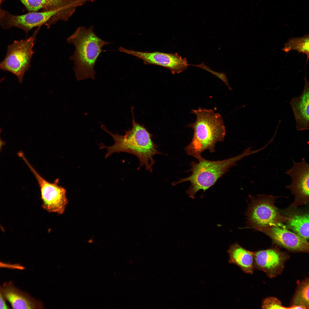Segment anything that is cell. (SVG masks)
Listing matches in <instances>:
<instances>
[{"instance_id":"obj_7","label":"cell","mask_w":309,"mask_h":309,"mask_svg":"<svg viewBox=\"0 0 309 309\" xmlns=\"http://www.w3.org/2000/svg\"><path fill=\"white\" fill-rule=\"evenodd\" d=\"M21 158L34 175L39 185L43 208L49 212L63 213L68 203L65 189L58 185V179L53 183L45 180L33 168L25 156H22Z\"/></svg>"},{"instance_id":"obj_6","label":"cell","mask_w":309,"mask_h":309,"mask_svg":"<svg viewBox=\"0 0 309 309\" xmlns=\"http://www.w3.org/2000/svg\"><path fill=\"white\" fill-rule=\"evenodd\" d=\"M37 32L36 31L27 39L15 40L9 45L6 56L0 63V70L11 72L16 76L20 83L22 82L25 73L30 67Z\"/></svg>"},{"instance_id":"obj_19","label":"cell","mask_w":309,"mask_h":309,"mask_svg":"<svg viewBox=\"0 0 309 309\" xmlns=\"http://www.w3.org/2000/svg\"><path fill=\"white\" fill-rule=\"evenodd\" d=\"M190 66L196 67L210 72L220 79L227 86L229 90H232V89L229 83L226 74L212 70L209 67L206 65L204 62L197 65L190 64Z\"/></svg>"},{"instance_id":"obj_21","label":"cell","mask_w":309,"mask_h":309,"mask_svg":"<svg viewBox=\"0 0 309 309\" xmlns=\"http://www.w3.org/2000/svg\"><path fill=\"white\" fill-rule=\"evenodd\" d=\"M9 308L5 302L0 289V309H7Z\"/></svg>"},{"instance_id":"obj_9","label":"cell","mask_w":309,"mask_h":309,"mask_svg":"<svg viewBox=\"0 0 309 309\" xmlns=\"http://www.w3.org/2000/svg\"><path fill=\"white\" fill-rule=\"evenodd\" d=\"M292 161V167L286 173L290 176L291 182L285 187L290 190L294 196V201L291 207L296 208L309 202V164L304 158L299 162Z\"/></svg>"},{"instance_id":"obj_5","label":"cell","mask_w":309,"mask_h":309,"mask_svg":"<svg viewBox=\"0 0 309 309\" xmlns=\"http://www.w3.org/2000/svg\"><path fill=\"white\" fill-rule=\"evenodd\" d=\"M249 196L251 202L245 215L249 227L255 229L287 222L288 217L280 214L275 205L279 197L264 194Z\"/></svg>"},{"instance_id":"obj_17","label":"cell","mask_w":309,"mask_h":309,"mask_svg":"<svg viewBox=\"0 0 309 309\" xmlns=\"http://www.w3.org/2000/svg\"><path fill=\"white\" fill-rule=\"evenodd\" d=\"M282 51L287 52L291 50H295L298 52L305 54L307 56V60L309 58V35L305 34L304 36L292 38L284 45Z\"/></svg>"},{"instance_id":"obj_23","label":"cell","mask_w":309,"mask_h":309,"mask_svg":"<svg viewBox=\"0 0 309 309\" xmlns=\"http://www.w3.org/2000/svg\"><path fill=\"white\" fill-rule=\"evenodd\" d=\"M3 1V0H0V15H1V14L2 11H3V10L1 9L0 8V5H1V3L2 2V1Z\"/></svg>"},{"instance_id":"obj_4","label":"cell","mask_w":309,"mask_h":309,"mask_svg":"<svg viewBox=\"0 0 309 309\" xmlns=\"http://www.w3.org/2000/svg\"><path fill=\"white\" fill-rule=\"evenodd\" d=\"M259 149L251 150L250 147L245 149L241 154L224 160L209 161L203 157L196 163L192 161L190 164L191 175L185 178L180 179L172 183L173 186L185 182L190 181L191 186L186 193L192 199L195 198L196 194L199 191L205 192L213 186L231 167L236 165L237 161L249 155L260 151Z\"/></svg>"},{"instance_id":"obj_1","label":"cell","mask_w":309,"mask_h":309,"mask_svg":"<svg viewBox=\"0 0 309 309\" xmlns=\"http://www.w3.org/2000/svg\"><path fill=\"white\" fill-rule=\"evenodd\" d=\"M133 110L132 107V128L126 131L124 135L113 133L109 131L105 126H101V128L112 138L114 144L110 146L100 144V149L105 148L107 150L105 158L116 152H123L134 155L139 161L138 169L144 166L146 170L152 172V166L155 163L153 156L161 153L152 141L151 134L143 126L136 122Z\"/></svg>"},{"instance_id":"obj_15","label":"cell","mask_w":309,"mask_h":309,"mask_svg":"<svg viewBox=\"0 0 309 309\" xmlns=\"http://www.w3.org/2000/svg\"><path fill=\"white\" fill-rule=\"evenodd\" d=\"M227 252L230 263L237 266L246 273H253L254 262L252 252L235 243L230 246Z\"/></svg>"},{"instance_id":"obj_11","label":"cell","mask_w":309,"mask_h":309,"mask_svg":"<svg viewBox=\"0 0 309 309\" xmlns=\"http://www.w3.org/2000/svg\"><path fill=\"white\" fill-rule=\"evenodd\" d=\"M255 229L269 236L277 244L292 251L308 252L309 244L307 240L288 230L282 223Z\"/></svg>"},{"instance_id":"obj_10","label":"cell","mask_w":309,"mask_h":309,"mask_svg":"<svg viewBox=\"0 0 309 309\" xmlns=\"http://www.w3.org/2000/svg\"><path fill=\"white\" fill-rule=\"evenodd\" d=\"M118 50L141 59L145 64L154 65L167 68L173 74L182 72L190 66L188 63L186 58H183L176 53L142 52L127 49L122 47H119Z\"/></svg>"},{"instance_id":"obj_14","label":"cell","mask_w":309,"mask_h":309,"mask_svg":"<svg viewBox=\"0 0 309 309\" xmlns=\"http://www.w3.org/2000/svg\"><path fill=\"white\" fill-rule=\"evenodd\" d=\"M0 289L3 297L9 302L13 309L44 308L41 302L31 297L27 294L19 290L11 282L5 283Z\"/></svg>"},{"instance_id":"obj_8","label":"cell","mask_w":309,"mask_h":309,"mask_svg":"<svg viewBox=\"0 0 309 309\" xmlns=\"http://www.w3.org/2000/svg\"><path fill=\"white\" fill-rule=\"evenodd\" d=\"M58 10L29 12L21 15H15L3 10L0 16V24L4 29L13 27L19 28L26 33L34 27L49 23L58 15Z\"/></svg>"},{"instance_id":"obj_22","label":"cell","mask_w":309,"mask_h":309,"mask_svg":"<svg viewBox=\"0 0 309 309\" xmlns=\"http://www.w3.org/2000/svg\"><path fill=\"white\" fill-rule=\"evenodd\" d=\"M1 132V129L0 128V134ZM5 144V142L3 141L1 139L0 137V151L1 149V148Z\"/></svg>"},{"instance_id":"obj_2","label":"cell","mask_w":309,"mask_h":309,"mask_svg":"<svg viewBox=\"0 0 309 309\" xmlns=\"http://www.w3.org/2000/svg\"><path fill=\"white\" fill-rule=\"evenodd\" d=\"M191 112L196 117L195 122L188 126L193 129V135L185 149L187 154L199 160L205 150L212 153L215 151L216 143L224 140L225 128L222 116L213 110L200 107Z\"/></svg>"},{"instance_id":"obj_18","label":"cell","mask_w":309,"mask_h":309,"mask_svg":"<svg viewBox=\"0 0 309 309\" xmlns=\"http://www.w3.org/2000/svg\"><path fill=\"white\" fill-rule=\"evenodd\" d=\"M298 288L294 297L292 305L301 306L309 308L308 279L300 282H297Z\"/></svg>"},{"instance_id":"obj_12","label":"cell","mask_w":309,"mask_h":309,"mask_svg":"<svg viewBox=\"0 0 309 309\" xmlns=\"http://www.w3.org/2000/svg\"><path fill=\"white\" fill-rule=\"evenodd\" d=\"M255 267L270 278L280 274L284 268L287 255L275 249L252 252Z\"/></svg>"},{"instance_id":"obj_16","label":"cell","mask_w":309,"mask_h":309,"mask_svg":"<svg viewBox=\"0 0 309 309\" xmlns=\"http://www.w3.org/2000/svg\"><path fill=\"white\" fill-rule=\"evenodd\" d=\"M309 214H296L289 217L288 226L294 233L306 240L309 238Z\"/></svg>"},{"instance_id":"obj_13","label":"cell","mask_w":309,"mask_h":309,"mask_svg":"<svg viewBox=\"0 0 309 309\" xmlns=\"http://www.w3.org/2000/svg\"><path fill=\"white\" fill-rule=\"evenodd\" d=\"M304 80L302 93L298 96L292 98L289 103L296 122V128L298 131L309 129V83L306 76Z\"/></svg>"},{"instance_id":"obj_3","label":"cell","mask_w":309,"mask_h":309,"mask_svg":"<svg viewBox=\"0 0 309 309\" xmlns=\"http://www.w3.org/2000/svg\"><path fill=\"white\" fill-rule=\"evenodd\" d=\"M93 26L87 28L78 27L67 39L69 43L75 47V51L71 57L74 64V71L77 80H81L90 78L94 80V67L102 48L110 42L98 37L93 30Z\"/></svg>"},{"instance_id":"obj_20","label":"cell","mask_w":309,"mask_h":309,"mask_svg":"<svg viewBox=\"0 0 309 309\" xmlns=\"http://www.w3.org/2000/svg\"><path fill=\"white\" fill-rule=\"evenodd\" d=\"M262 308L263 309H286L283 306L280 301L276 298L271 297L266 298L263 301Z\"/></svg>"}]
</instances>
